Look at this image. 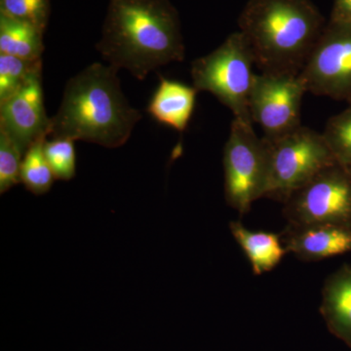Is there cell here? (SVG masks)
Returning a JSON list of instances; mask_svg holds the SVG:
<instances>
[{"mask_svg":"<svg viewBox=\"0 0 351 351\" xmlns=\"http://www.w3.org/2000/svg\"><path fill=\"white\" fill-rule=\"evenodd\" d=\"M307 93L299 75L255 73L249 96L252 121L276 138L302 126V98Z\"/></svg>","mask_w":351,"mask_h":351,"instance_id":"ba28073f","label":"cell"},{"mask_svg":"<svg viewBox=\"0 0 351 351\" xmlns=\"http://www.w3.org/2000/svg\"><path fill=\"white\" fill-rule=\"evenodd\" d=\"M261 73L299 75L320 36L317 18L301 0H263L241 32Z\"/></svg>","mask_w":351,"mask_h":351,"instance_id":"3957f363","label":"cell"},{"mask_svg":"<svg viewBox=\"0 0 351 351\" xmlns=\"http://www.w3.org/2000/svg\"><path fill=\"white\" fill-rule=\"evenodd\" d=\"M117 73L110 64L94 63L71 77L59 110L51 117L48 136L108 149L125 144L142 113L129 104Z\"/></svg>","mask_w":351,"mask_h":351,"instance_id":"7a4b0ae2","label":"cell"},{"mask_svg":"<svg viewBox=\"0 0 351 351\" xmlns=\"http://www.w3.org/2000/svg\"><path fill=\"white\" fill-rule=\"evenodd\" d=\"M24 152L6 132L0 130V193L21 182Z\"/></svg>","mask_w":351,"mask_h":351,"instance_id":"d6986e66","label":"cell"},{"mask_svg":"<svg viewBox=\"0 0 351 351\" xmlns=\"http://www.w3.org/2000/svg\"><path fill=\"white\" fill-rule=\"evenodd\" d=\"M43 31L23 21L0 15V53L27 61H40Z\"/></svg>","mask_w":351,"mask_h":351,"instance_id":"9a60e30c","label":"cell"},{"mask_svg":"<svg viewBox=\"0 0 351 351\" xmlns=\"http://www.w3.org/2000/svg\"><path fill=\"white\" fill-rule=\"evenodd\" d=\"M230 232L251 263L254 274L269 272L280 263L287 253L280 235L265 232H252L240 221H232Z\"/></svg>","mask_w":351,"mask_h":351,"instance_id":"5bb4252c","label":"cell"},{"mask_svg":"<svg viewBox=\"0 0 351 351\" xmlns=\"http://www.w3.org/2000/svg\"><path fill=\"white\" fill-rule=\"evenodd\" d=\"M46 138H39L25 152L21 167V182L36 195H44L49 191L55 176L44 154Z\"/></svg>","mask_w":351,"mask_h":351,"instance_id":"2e32d148","label":"cell"},{"mask_svg":"<svg viewBox=\"0 0 351 351\" xmlns=\"http://www.w3.org/2000/svg\"><path fill=\"white\" fill-rule=\"evenodd\" d=\"M350 167H351V166H350Z\"/></svg>","mask_w":351,"mask_h":351,"instance_id":"603a6c76","label":"cell"},{"mask_svg":"<svg viewBox=\"0 0 351 351\" xmlns=\"http://www.w3.org/2000/svg\"><path fill=\"white\" fill-rule=\"evenodd\" d=\"M75 141L69 138H52L46 141L44 154L55 179L69 181L75 176L76 156Z\"/></svg>","mask_w":351,"mask_h":351,"instance_id":"ffe728a7","label":"cell"},{"mask_svg":"<svg viewBox=\"0 0 351 351\" xmlns=\"http://www.w3.org/2000/svg\"><path fill=\"white\" fill-rule=\"evenodd\" d=\"M43 69V61H27L0 53V103L19 91L32 73Z\"/></svg>","mask_w":351,"mask_h":351,"instance_id":"e0dca14e","label":"cell"},{"mask_svg":"<svg viewBox=\"0 0 351 351\" xmlns=\"http://www.w3.org/2000/svg\"><path fill=\"white\" fill-rule=\"evenodd\" d=\"M286 251L307 262L351 252V228L336 225L288 226L283 233Z\"/></svg>","mask_w":351,"mask_h":351,"instance_id":"8fae6325","label":"cell"},{"mask_svg":"<svg viewBox=\"0 0 351 351\" xmlns=\"http://www.w3.org/2000/svg\"><path fill=\"white\" fill-rule=\"evenodd\" d=\"M225 197L240 214L265 197L269 180V152L265 138H258L253 123L234 119L223 149Z\"/></svg>","mask_w":351,"mask_h":351,"instance_id":"8992f818","label":"cell"},{"mask_svg":"<svg viewBox=\"0 0 351 351\" xmlns=\"http://www.w3.org/2000/svg\"><path fill=\"white\" fill-rule=\"evenodd\" d=\"M97 49L108 64L138 80L186 56L177 16L166 0H110Z\"/></svg>","mask_w":351,"mask_h":351,"instance_id":"6da1fadb","label":"cell"},{"mask_svg":"<svg viewBox=\"0 0 351 351\" xmlns=\"http://www.w3.org/2000/svg\"><path fill=\"white\" fill-rule=\"evenodd\" d=\"M306 92L351 103V25L320 36L299 75Z\"/></svg>","mask_w":351,"mask_h":351,"instance_id":"9c48e42d","label":"cell"},{"mask_svg":"<svg viewBox=\"0 0 351 351\" xmlns=\"http://www.w3.org/2000/svg\"><path fill=\"white\" fill-rule=\"evenodd\" d=\"M197 93L195 86L160 76V82L152 96L147 112L160 123L184 132L195 110Z\"/></svg>","mask_w":351,"mask_h":351,"instance_id":"4fadbf2b","label":"cell"},{"mask_svg":"<svg viewBox=\"0 0 351 351\" xmlns=\"http://www.w3.org/2000/svg\"><path fill=\"white\" fill-rule=\"evenodd\" d=\"M289 226L351 228V167L336 162L293 193L284 202Z\"/></svg>","mask_w":351,"mask_h":351,"instance_id":"52a82bcc","label":"cell"},{"mask_svg":"<svg viewBox=\"0 0 351 351\" xmlns=\"http://www.w3.org/2000/svg\"><path fill=\"white\" fill-rule=\"evenodd\" d=\"M265 138L269 180L265 197L285 202L289 196L336 162L323 133L301 126L276 138Z\"/></svg>","mask_w":351,"mask_h":351,"instance_id":"5b68a950","label":"cell"},{"mask_svg":"<svg viewBox=\"0 0 351 351\" xmlns=\"http://www.w3.org/2000/svg\"><path fill=\"white\" fill-rule=\"evenodd\" d=\"M320 311L330 332L351 350L350 265H343L325 281Z\"/></svg>","mask_w":351,"mask_h":351,"instance_id":"7c38bea8","label":"cell"},{"mask_svg":"<svg viewBox=\"0 0 351 351\" xmlns=\"http://www.w3.org/2000/svg\"><path fill=\"white\" fill-rule=\"evenodd\" d=\"M50 119L44 108L43 69L32 73L19 91L0 103V130L24 154L39 138L49 135Z\"/></svg>","mask_w":351,"mask_h":351,"instance_id":"30bf717a","label":"cell"},{"mask_svg":"<svg viewBox=\"0 0 351 351\" xmlns=\"http://www.w3.org/2000/svg\"><path fill=\"white\" fill-rule=\"evenodd\" d=\"M48 0H0L1 15L36 25L44 31L48 17Z\"/></svg>","mask_w":351,"mask_h":351,"instance_id":"44dd1931","label":"cell"},{"mask_svg":"<svg viewBox=\"0 0 351 351\" xmlns=\"http://www.w3.org/2000/svg\"><path fill=\"white\" fill-rule=\"evenodd\" d=\"M323 136L339 162L351 166V103L343 112L328 120Z\"/></svg>","mask_w":351,"mask_h":351,"instance_id":"ac0fdd59","label":"cell"},{"mask_svg":"<svg viewBox=\"0 0 351 351\" xmlns=\"http://www.w3.org/2000/svg\"><path fill=\"white\" fill-rule=\"evenodd\" d=\"M336 24L351 25V0H336Z\"/></svg>","mask_w":351,"mask_h":351,"instance_id":"7402d4cb","label":"cell"},{"mask_svg":"<svg viewBox=\"0 0 351 351\" xmlns=\"http://www.w3.org/2000/svg\"><path fill=\"white\" fill-rule=\"evenodd\" d=\"M253 56L243 34H233L216 50L191 64L193 86L214 95L234 119L253 123L249 96L255 73ZM254 124V123H253Z\"/></svg>","mask_w":351,"mask_h":351,"instance_id":"277c9868","label":"cell"}]
</instances>
